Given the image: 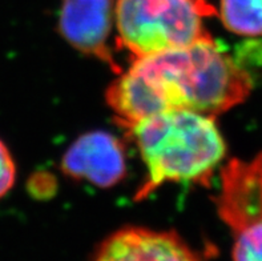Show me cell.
Returning <instances> with one entry per match:
<instances>
[{"instance_id":"3957f363","label":"cell","mask_w":262,"mask_h":261,"mask_svg":"<svg viewBox=\"0 0 262 261\" xmlns=\"http://www.w3.org/2000/svg\"><path fill=\"white\" fill-rule=\"evenodd\" d=\"M217 13L206 0H115L120 43L144 57L212 37L204 20Z\"/></svg>"},{"instance_id":"52a82bcc","label":"cell","mask_w":262,"mask_h":261,"mask_svg":"<svg viewBox=\"0 0 262 261\" xmlns=\"http://www.w3.org/2000/svg\"><path fill=\"white\" fill-rule=\"evenodd\" d=\"M113 19L115 0H63L60 33L75 50L105 62L119 72L108 46Z\"/></svg>"},{"instance_id":"8fae6325","label":"cell","mask_w":262,"mask_h":261,"mask_svg":"<svg viewBox=\"0 0 262 261\" xmlns=\"http://www.w3.org/2000/svg\"><path fill=\"white\" fill-rule=\"evenodd\" d=\"M234 60L245 72H248L249 76L253 67L256 70H262V40H250L241 44V48L237 51V57H234Z\"/></svg>"},{"instance_id":"ba28073f","label":"cell","mask_w":262,"mask_h":261,"mask_svg":"<svg viewBox=\"0 0 262 261\" xmlns=\"http://www.w3.org/2000/svg\"><path fill=\"white\" fill-rule=\"evenodd\" d=\"M105 100L126 131L137 123L168 111L156 91L132 66L108 87Z\"/></svg>"},{"instance_id":"6da1fadb","label":"cell","mask_w":262,"mask_h":261,"mask_svg":"<svg viewBox=\"0 0 262 261\" xmlns=\"http://www.w3.org/2000/svg\"><path fill=\"white\" fill-rule=\"evenodd\" d=\"M166 109L214 116L246 100L253 79L212 37L190 46L135 57L132 63Z\"/></svg>"},{"instance_id":"9c48e42d","label":"cell","mask_w":262,"mask_h":261,"mask_svg":"<svg viewBox=\"0 0 262 261\" xmlns=\"http://www.w3.org/2000/svg\"><path fill=\"white\" fill-rule=\"evenodd\" d=\"M220 17L230 32L262 36V0H220Z\"/></svg>"},{"instance_id":"277c9868","label":"cell","mask_w":262,"mask_h":261,"mask_svg":"<svg viewBox=\"0 0 262 261\" xmlns=\"http://www.w3.org/2000/svg\"><path fill=\"white\" fill-rule=\"evenodd\" d=\"M64 175L85 180L97 188H111L126 175L123 143L110 132L93 131L72 143L61 159Z\"/></svg>"},{"instance_id":"7c38bea8","label":"cell","mask_w":262,"mask_h":261,"mask_svg":"<svg viewBox=\"0 0 262 261\" xmlns=\"http://www.w3.org/2000/svg\"><path fill=\"white\" fill-rule=\"evenodd\" d=\"M16 180V166L6 143L0 140V198L12 189Z\"/></svg>"},{"instance_id":"7a4b0ae2","label":"cell","mask_w":262,"mask_h":261,"mask_svg":"<svg viewBox=\"0 0 262 261\" xmlns=\"http://www.w3.org/2000/svg\"><path fill=\"white\" fill-rule=\"evenodd\" d=\"M148 169L136 200L166 182L209 185L226 152L213 116L170 109L128 129Z\"/></svg>"},{"instance_id":"5b68a950","label":"cell","mask_w":262,"mask_h":261,"mask_svg":"<svg viewBox=\"0 0 262 261\" xmlns=\"http://www.w3.org/2000/svg\"><path fill=\"white\" fill-rule=\"evenodd\" d=\"M214 202L233 233L262 222V152L249 162L230 160L221 169V189Z\"/></svg>"},{"instance_id":"30bf717a","label":"cell","mask_w":262,"mask_h":261,"mask_svg":"<svg viewBox=\"0 0 262 261\" xmlns=\"http://www.w3.org/2000/svg\"><path fill=\"white\" fill-rule=\"evenodd\" d=\"M233 261H262V222L234 233Z\"/></svg>"},{"instance_id":"8992f818","label":"cell","mask_w":262,"mask_h":261,"mask_svg":"<svg viewBox=\"0 0 262 261\" xmlns=\"http://www.w3.org/2000/svg\"><path fill=\"white\" fill-rule=\"evenodd\" d=\"M92 261H201L173 231L128 225L106 236L93 252Z\"/></svg>"}]
</instances>
